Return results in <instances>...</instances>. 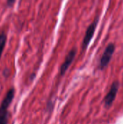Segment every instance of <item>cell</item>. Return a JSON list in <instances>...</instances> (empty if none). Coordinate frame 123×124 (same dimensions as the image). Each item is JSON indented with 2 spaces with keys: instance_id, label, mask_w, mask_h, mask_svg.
Segmentation results:
<instances>
[{
  "instance_id": "6da1fadb",
  "label": "cell",
  "mask_w": 123,
  "mask_h": 124,
  "mask_svg": "<svg viewBox=\"0 0 123 124\" xmlns=\"http://www.w3.org/2000/svg\"><path fill=\"white\" fill-rule=\"evenodd\" d=\"M14 96V89H10L6 94L0 105V124H7L9 119L8 108Z\"/></svg>"
},
{
  "instance_id": "7a4b0ae2",
  "label": "cell",
  "mask_w": 123,
  "mask_h": 124,
  "mask_svg": "<svg viewBox=\"0 0 123 124\" xmlns=\"http://www.w3.org/2000/svg\"><path fill=\"white\" fill-rule=\"evenodd\" d=\"M98 23H99V17H96L95 18V20L91 23V25L87 28L86 31L85 33L83 40V43H82V49L83 51L87 49L88 44H90V42L94 36V34L95 33Z\"/></svg>"
},
{
  "instance_id": "3957f363",
  "label": "cell",
  "mask_w": 123,
  "mask_h": 124,
  "mask_svg": "<svg viewBox=\"0 0 123 124\" xmlns=\"http://www.w3.org/2000/svg\"><path fill=\"white\" fill-rule=\"evenodd\" d=\"M115 50V46L113 43H109L107 46L99 62V68L101 70H103L109 65L113 56Z\"/></svg>"
},
{
  "instance_id": "277c9868",
  "label": "cell",
  "mask_w": 123,
  "mask_h": 124,
  "mask_svg": "<svg viewBox=\"0 0 123 124\" xmlns=\"http://www.w3.org/2000/svg\"><path fill=\"white\" fill-rule=\"evenodd\" d=\"M119 88H120V83L118 81H115L112 83L110 89L109 90L108 93L107 94V95L105 96L104 99V106L106 108H110L114 101L115 100L117 94L119 91Z\"/></svg>"
},
{
  "instance_id": "5b68a950",
  "label": "cell",
  "mask_w": 123,
  "mask_h": 124,
  "mask_svg": "<svg viewBox=\"0 0 123 124\" xmlns=\"http://www.w3.org/2000/svg\"><path fill=\"white\" fill-rule=\"evenodd\" d=\"M76 54H77V49L75 48H73L72 49H71L68 52L67 55L65 58V60H64L63 63L62 64V65L60 67V75L61 76H63L66 73L68 68L70 66V65L73 62Z\"/></svg>"
},
{
  "instance_id": "8992f818",
  "label": "cell",
  "mask_w": 123,
  "mask_h": 124,
  "mask_svg": "<svg viewBox=\"0 0 123 124\" xmlns=\"http://www.w3.org/2000/svg\"><path fill=\"white\" fill-rule=\"evenodd\" d=\"M6 41H7V36L4 32L0 33V58L1 57L4 46L6 44Z\"/></svg>"
},
{
  "instance_id": "52a82bcc",
  "label": "cell",
  "mask_w": 123,
  "mask_h": 124,
  "mask_svg": "<svg viewBox=\"0 0 123 124\" xmlns=\"http://www.w3.org/2000/svg\"><path fill=\"white\" fill-rule=\"evenodd\" d=\"M13 3H14V1H7V4L8 5H10V4H12Z\"/></svg>"
}]
</instances>
